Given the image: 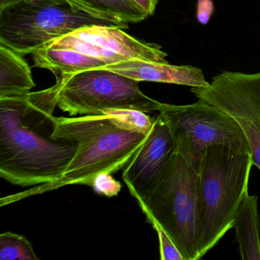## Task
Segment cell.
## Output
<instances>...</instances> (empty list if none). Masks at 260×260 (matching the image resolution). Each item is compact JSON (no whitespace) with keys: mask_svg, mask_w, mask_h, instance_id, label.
<instances>
[{"mask_svg":"<svg viewBox=\"0 0 260 260\" xmlns=\"http://www.w3.org/2000/svg\"><path fill=\"white\" fill-rule=\"evenodd\" d=\"M99 19L109 21L128 28L149 17L132 0H49Z\"/></svg>","mask_w":260,"mask_h":260,"instance_id":"7c38bea8","label":"cell"},{"mask_svg":"<svg viewBox=\"0 0 260 260\" xmlns=\"http://www.w3.org/2000/svg\"><path fill=\"white\" fill-rule=\"evenodd\" d=\"M22 0H0V10H4L10 6L15 5Z\"/></svg>","mask_w":260,"mask_h":260,"instance_id":"7402d4cb","label":"cell"},{"mask_svg":"<svg viewBox=\"0 0 260 260\" xmlns=\"http://www.w3.org/2000/svg\"><path fill=\"white\" fill-rule=\"evenodd\" d=\"M147 218L168 234L185 260L200 259L199 184L197 172L175 153L154 188L138 202Z\"/></svg>","mask_w":260,"mask_h":260,"instance_id":"277c9868","label":"cell"},{"mask_svg":"<svg viewBox=\"0 0 260 260\" xmlns=\"http://www.w3.org/2000/svg\"><path fill=\"white\" fill-rule=\"evenodd\" d=\"M214 13V5L212 0H198L196 4V16L197 22L201 25H206Z\"/></svg>","mask_w":260,"mask_h":260,"instance_id":"ffe728a7","label":"cell"},{"mask_svg":"<svg viewBox=\"0 0 260 260\" xmlns=\"http://www.w3.org/2000/svg\"><path fill=\"white\" fill-rule=\"evenodd\" d=\"M148 16H153L157 6L158 0H132Z\"/></svg>","mask_w":260,"mask_h":260,"instance_id":"44dd1931","label":"cell"},{"mask_svg":"<svg viewBox=\"0 0 260 260\" xmlns=\"http://www.w3.org/2000/svg\"><path fill=\"white\" fill-rule=\"evenodd\" d=\"M175 153L173 135L159 112L151 132L123 168V180L138 202L159 182Z\"/></svg>","mask_w":260,"mask_h":260,"instance_id":"30bf717a","label":"cell"},{"mask_svg":"<svg viewBox=\"0 0 260 260\" xmlns=\"http://www.w3.org/2000/svg\"><path fill=\"white\" fill-rule=\"evenodd\" d=\"M103 69L139 82L170 83L190 87H205L209 83L202 70L191 66H175L167 63L131 60L107 65Z\"/></svg>","mask_w":260,"mask_h":260,"instance_id":"8fae6325","label":"cell"},{"mask_svg":"<svg viewBox=\"0 0 260 260\" xmlns=\"http://www.w3.org/2000/svg\"><path fill=\"white\" fill-rule=\"evenodd\" d=\"M48 120L52 125L50 139L77 145L72 161L57 182L36 185L3 198L0 206L65 185L91 186L94 178L100 173L112 174L124 168L147 136L120 128L103 114L74 118L51 115Z\"/></svg>","mask_w":260,"mask_h":260,"instance_id":"6da1fadb","label":"cell"},{"mask_svg":"<svg viewBox=\"0 0 260 260\" xmlns=\"http://www.w3.org/2000/svg\"><path fill=\"white\" fill-rule=\"evenodd\" d=\"M165 118L179 153L194 171L208 147L223 144L237 150H250L237 121L205 102L183 106L164 103L159 111Z\"/></svg>","mask_w":260,"mask_h":260,"instance_id":"52a82bcc","label":"cell"},{"mask_svg":"<svg viewBox=\"0 0 260 260\" xmlns=\"http://www.w3.org/2000/svg\"><path fill=\"white\" fill-rule=\"evenodd\" d=\"M257 202L256 196L246 193L232 225L243 260H260V219Z\"/></svg>","mask_w":260,"mask_h":260,"instance_id":"4fadbf2b","label":"cell"},{"mask_svg":"<svg viewBox=\"0 0 260 260\" xmlns=\"http://www.w3.org/2000/svg\"><path fill=\"white\" fill-rule=\"evenodd\" d=\"M25 95L0 98V176L22 187L57 182L77 145L35 132L25 119Z\"/></svg>","mask_w":260,"mask_h":260,"instance_id":"7a4b0ae2","label":"cell"},{"mask_svg":"<svg viewBox=\"0 0 260 260\" xmlns=\"http://www.w3.org/2000/svg\"><path fill=\"white\" fill-rule=\"evenodd\" d=\"M106 115L110 121L120 128L129 132L148 135L154 124V118H151L146 112L133 109H109L101 112L100 115Z\"/></svg>","mask_w":260,"mask_h":260,"instance_id":"2e32d148","label":"cell"},{"mask_svg":"<svg viewBox=\"0 0 260 260\" xmlns=\"http://www.w3.org/2000/svg\"><path fill=\"white\" fill-rule=\"evenodd\" d=\"M123 29L103 25L83 27L42 48L74 50L99 59L106 66L131 60L167 63V54L159 45L138 40Z\"/></svg>","mask_w":260,"mask_h":260,"instance_id":"9c48e42d","label":"cell"},{"mask_svg":"<svg viewBox=\"0 0 260 260\" xmlns=\"http://www.w3.org/2000/svg\"><path fill=\"white\" fill-rule=\"evenodd\" d=\"M157 233L159 243V253L162 260H185L182 252L178 249L171 237L153 219L147 218Z\"/></svg>","mask_w":260,"mask_h":260,"instance_id":"ac0fdd59","label":"cell"},{"mask_svg":"<svg viewBox=\"0 0 260 260\" xmlns=\"http://www.w3.org/2000/svg\"><path fill=\"white\" fill-rule=\"evenodd\" d=\"M31 54L34 67L48 70L55 77L106 66L99 59L65 48H41Z\"/></svg>","mask_w":260,"mask_h":260,"instance_id":"9a60e30c","label":"cell"},{"mask_svg":"<svg viewBox=\"0 0 260 260\" xmlns=\"http://www.w3.org/2000/svg\"><path fill=\"white\" fill-rule=\"evenodd\" d=\"M201 101L232 117L247 139L252 162L260 170V72L223 71L205 87H191Z\"/></svg>","mask_w":260,"mask_h":260,"instance_id":"ba28073f","label":"cell"},{"mask_svg":"<svg viewBox=\"0 0 260 260\" xmlns=\"http://www.w3.org/2000/svg\"><path fill=\"white\" fill-rule=\"evenodd\" d=\"M0 259L39 260V258L26 237L7 231L0 234Z\"/></svg>","mask_w":260,"mask_h":260,"instance_id":"e0dca14e","label":"cell"},{"mask_svg":"<svg viewBox=\"0 0 260 260\" xmlns=\"http://www.w3.org/2000/svg\"><path fill=\"white\" fill-rule=\"evenodd\" d=\"M252 166L250 150L215 144L205 151L197 172L200 258L232 228L239 207L248 193Z\"/></svg>","mask_w":260,"mask_h":260,"instance_id":"3957f363","label":"cell"},{"mask_svg":"<svg viewBox=\"0 0 260 260\" xmlns=\"http://www.w3.org/2000/svg\"><path fill=\"white\" fill-rule=\"evenodd\" d=\"M36 86L23 56L0 45V98L22 96Z\"/></svg>","mask_w":260,"mask_h":260,"instance_id":"5bb4252c","label":"cell"},{"mask_svg":"<svg viewBox=\"0 0 260 260\" xmlns=\"http://www.w3.org/2000/svg\"><path fill=\"white\" fill-rule=\"evenodd\" d=\"M92 25L124 28L49 0H22L0 10V45L26 55L54 39Z\"/></svg>","mask_w":260,"mask_h":260,"instance_id":"5b68a950","label":"cell"},{"mask_svg":"<svg viewBox=\"0 0 260 260\" xmlns=\"http://www.w3.org/2000/svg\"><path fill=\"white\" fill-rule=\"evenodd\" d=\"M94 191L100 196L111 198L118 196L121 191V184L114 179L111 173H100L94 178L92 185Z\"/></svg>","mask_w":260,"mask_h":260,"instance_id":"d6986e66","label":"cell"},{"mask_svg":"<svg viewBox=\"0 0 260 260\" xmlns=\"http://www.w3.org/2000/svg\"><path fill=\"white\" fill-rule=\"evenodd\" d=\"M57 106L71 116L100 115L109 109L159 112L164 103L147 96L139 81L103 68L57 76Z\"/></svg>","mask_w":260,"mask_h":260,"instance_id":"8992f818","label":"cell"}]
</instances>
